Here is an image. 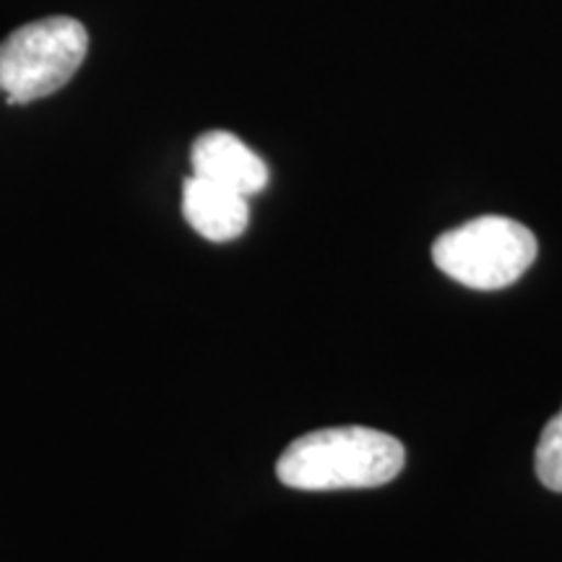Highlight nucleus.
I'll return each instance as SVG.
<instances>
[{"label": "nucleus", "instance_id": "1", "mask_svg": "<svg viewBox=\"0 0 562 562\" xmlns=\"http://www.w3.org/2000/svg\"><path fill=\"white\" fill-rule=\"evenodd\" d=\"M402 440L372 427H328L292 440L277 461L281 484L305 492L368 490L402 474Z\"/></svg>", "mask_w": 562, "mask_h": 562}, {"label": "nucleus", "instance_id": "2", "mask_svg": "<svg viewBox=\"0 0 562 562\" xmlns=\"http://www.w3.org/2000/svg\"><path fill=\"white\" fill-rule=\"evenodd\" d=\"M89 34L81 21L50 16L19 26L0 42V91L9 104L50 97L87 60Z\"/></svg>", "mask_w": 562, "mask_h": 562}, {"label": "nucleus", "instance_id": "3", "mask_svg": "<svg viewBox=\"0 0 562 562\" xmlns=\"http://www.w3.org/2000/svg\"><path fill=\"white\" fill-rule=\"evenodd\" d=\"M537 237L508 216H480L442 232L432 245L438 269L469 290H505L537 261Z\"/></svg>", "mask_w": 562, "mask_h": 562}, {"label": "nucleus", "instance_id": "4", "mask_svg": "<svg viewBox=\"0 0 562 562\" xmlns=\"http://www.w3.org/2000/svg\"><path fill=\"white\" fill-rule=\"evenodd\" d=\"M195 178L232 188L243 195H256L269 186V165L229 131H206L191 149Z\"/></svg>", "mask_w": 562, "mask_h": 562}, {"label": "nucleus", "instance_id": "5", "mask_svg": "<svg viewBox=\"0 0 562 562\" xmlns=\"http://www.w3.org/2000/svg\"><path fill=\"white\" fill-rule=\"evenodd\" d=\"M182 216L203 240H237L250 224L248 195L191 175L182 182Z\"/></svg>", "mask_w": 562, "mask_h": 562}, {"label": "nucleus", "instance_id": "6", "mask_svg": "<svg viewBox=\"0 0 562 562\" xmlns=\"http://www.w3.org/2000/svg\"><path fill=\"white\" fill-rule=\"evenodd\" d=\"M533 469H537L539 482L547 490L562 492V409L547 422L542 435H539Z\"/></svg>", "mask_w": 562, "mask_h": 562}]
</instances>
